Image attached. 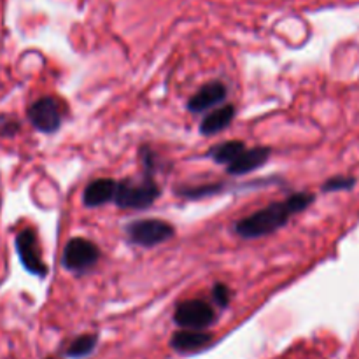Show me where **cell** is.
Segmentation results:
<instances>
[{"instance_id":"cell-8","label":"cell","mask_w":359,"mask_h":359,"mask_svg":"<svg viewBox=\"0 0 359 359\" xmlns=\"http://www.w3.org/2000/svg\"><path fill=\"white\" fill-rule=\"evenodd\" d=\"M226 86L219 81H212V83H207L193 95L188 100V109L189 112H205L209 109H212L214 105L221 104V102L226 98Z\"/></svg>"},{"instance_id":"cell-17","label":"cell","mask_w":359,"mask_h":359,"mask_svg":"<svg viewBox=\"0 0 359 359\" xmlns=\"http://www.w3.org/2000/svg\"><path fill=\"white\" fill-rule=\"evenodd\" d=\"M20 121L13 116H0V135L2 137H14L20 132Z\"/></svg>"},{"instance_id":"cell-15","label":"cell","mask_w":359,"mask_h":359,"mask_svg":"<svg viewBox=\"0 0 359 359\" xmlns=\"http://www.w3.org/2000/svg\"><path fill=\"white\" fill-rule=\"evenodd\" d=\"M223 189L221 184H203V186H184V188H177L175 193L184 198H203V196L216 195Z\"/></svg>"},{"instance_id":"cell-18","label":"cell","mask_w":359,"mask_h":359,"mask_svg":"<svg viewBox=\"0 0 359 359\" xmlns=\"http://www.w3.org/2000/svg\"><path fill=\"white\" fill-rule=\"evenodd\" d=\"M212 298H214V302L219 305V307H223V309L228 307V304H230V298H231L230 287L223 283L216 284V286L212 287Z\"/></svg>"},{"instance_id":"cell-6","label":"cell","mask_w":359,"mask_h":359,"mask_svg":"<svg viewBox=\"0 0 359 359\" xmlns=\"http://www.w3.org/2000/svg\"><path fill=\"white\" fill-rule=\"evenodd\" d=\"M216 321L212 305L203 300H186L177 305L174 312V323L186 330H203Z\"/></svg>"},{"instance_id":"cell-1","label":"cell","mask_w":359,"mask_h":359,"mask_svg":"<svg viewBox=\"0 0 359 359\" xmlns=\"http://www.w3.org/2000/svg\"><path fill=\"white\" fill-rule=\"evenodd\" d=\"M314 200L316 196L312 193H294L284 202L270 203L265 209L237 221L233 230L242 238H259L265 237V235H272L273 231L283 228L291 216L309 209L314 203Z\"/></svg>"},{"instance_id":"cell-16","label":"cell","mask_w":359,"mask_h":359,"mask_svg":"<svg viewBox=\"0 0 359 359\" xmlns=\"http://www.w3.org/2000/svg\"><path fill=\"white\" fill-rule=\"evenodd\" d=\"M354 186H356V177H353V175H335V177H330L321 189L323 193H337L349 191Z\"/></svg>"},{"instance_id":"cell-5","label":"cell","mask_w":359,"mask_h":359,"mask_svg":"<svg viewBox=\"0 0 359 359\" xmlns=\"http://www.w3.org/2000/svg\"><path fill=\"white\" fill-rule=\"evenodd\" d=\"M14 245H16V252L21 265H23V269L28 273H32L35 277H41V279L48 276V266H46L44 259H42L37 233H35L34 228H25V230H21L16 235Z\"/></svg>"},{"instance_id":"cell-4","label":"cell","mask_w":359,"mask_h":359,"mask_svg":"<svg viewBox=\"0 0 359 359\" xmlns=\"http://www.w3.org/2000/svg\"><path fill=\"white\" fill-rule=\"evenodd\" d=\"M100 259V249L88 238H70L63 249L62 265L63 269L74 273H83L93 269Z\"/></svg>"},{"instance_id":"cell-7","label":"cell","mask_w":359,"mask_h":359,"mask_svg":"<svg viewBox=\"0 0 359 359\" xmlns=\"http://www.w3.org/2000/svg\"><path fill=\"white\" fill-rule=\"evenodd\" d=\"M27 116L28 121L32 123V126L35 130H39L42 133H48V135L58 132L60 126H62V112H60V107L55 98L51 97L35 100L28 107Z\"/></svg>"},{"instance_id":"cell-13","label":"cell","mask_w":359,"mask_h":359,"mask_svg":"<svg viewBox=\"0 0 359 359\" xmlns=\"http://www.w3.org/2000/svg\"><path fill=\"white\" fill-rule=\"evenodd\" d=\"M245 149L244 142L241 140H228V142H221L217 146L210 147L209 149V156L212 158L216 163L219 165H230L231 161L237 160L238 154Z\"/></svg>"},{"instance_id":"cell-10","label":"cell","mask_w":359,"mask_h":359,"mask_svg":"<svg viewBox=\"0 0 359 359\" xmlns=\"http://www.w3.org/2000/svg\"><path fill=\"white\" fill-rule=\"evenodd\" d=\"M270 158V149L269 147H252V149H248L245 147L241 154L237 156V160L231 161L228 165V174L231 175H245L249 172L258 170L259 167L269 161Z\"/></svg>"},{"instance_id":"cell-2","label":"cell","mask_w":359,"mask_h":359,"mask_svg":"<svg viewBox=\"0 0 359 359\" xmlns=\"http://www.w3.org/2000/svg\"><path fill=\"white\" fill-rule=\"evenodd\" d=\"M160 198V186L154 182L151 175L135 181V179H125L118 182L114 203L121 209H147Z\"/></svg>"},{"instance_id":"cell-12","label":"cell","mask_w":359,"mask_h":359,"mask_svg":"<svg viewBox=\"0 0 359 359\" xmlns=\"http://www.w3.org/2000/svg\"><path fill=\"white\" fill-rule=\"evenodd\" d=\"M235 118V107L231 104L223 105V107L216 109V111L209 112L205 118L200 123V133L202 135H216V133L223 132L224 128L230 126V123Z\"/></svg>"},{"instance_id":"cell-19","label":"cell","mask_w":359,"mask_h":359,"mask_svg":"<svg viewBox=\"0 0 359 359\" xmlns=\"http://www.w3.org/2000/svg\"><path fill=\"white\" fill-rule=\"evenodd\" d=\"M48 359H53V358H48Z\"/></svg>"},{"instance_id":"cell-3","label":"cell","mask_w":359,"mask_h":359,"mask_svg":"<svg viewBox=\"0 0 359 359\" xmlns=\"http://www.w3.org/2000/svg\"><path fill=\"white\" fill-rule=\"evenodd\" d=\"M126 238L140 248H154L174 237L175 230L163 219H137L126 224Z\"/></svg>"},{"instance_id":"cell-11","label":"cell","mask_w":359,"mask_h":359,"mask_svg":"<svg viewBox=\"0 0 359 359\" xmlns=\"http://www.w3.org/2000/svg\"><path fill=\"white\" fill-rule=\"evenodd\" d=\"M214 337L202 330H179L172 335L170 346L177 353H196V351L205 349L210 346Z\"/></svg>"},{"instance_id":"cell-9","label":"cell","mask_w":359,"mask_h":359,"mask_svg":"<svg viewBox=\"0 0 359 359\" xmlns=\"http://www.w3.org/2000/svg\"><path fill=\"white\" fill-rule=\"evenodd\" d=\"M116 189H118V182L114 179H95L84 188L83 203L86 207H102L109 202H114Z\"/></svg>"},{"instance_id":"cell-14","label":"cell","mask_w":359,"mask_h":359,"mask_svg":"<svg viewBox=\"0 0 359 359\" xmlns=\"http://www.w3.org/2000/svg\"><path fill=\"white\" fill-rule=\"evenodd\" d=\"M97 342H98L97 335L77 337V339H74L72 342H70V346L67 347V356L72 359L90 356V354L95 351V347H97Z\"/></svg>"}]
</instances>
